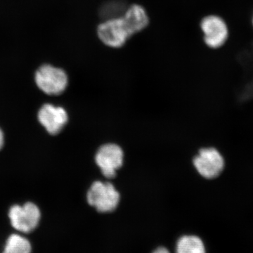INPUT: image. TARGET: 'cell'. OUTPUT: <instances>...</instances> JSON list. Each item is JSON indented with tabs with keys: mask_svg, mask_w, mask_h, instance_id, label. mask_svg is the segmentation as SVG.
<instances>
[{
	"mask_svg": "<svg viewBox=\"0 0 253 253\" xmlns=\"http://www.w3.org/2000/svg\"><path fill=\"white\" fill-rule=\"evenodd\" d=\"M196 172L203 179L212 180L222 174L226 161L221 151L214 146L201 148L193 159Z\"/></svg>",
	"mask_w": 253,
	"mask_h": 253,
	"instance_id": "cell-1",
	"label": "cell"
},
{
	"mask_svg": "<svg viewBox=\"0 0 253 253\" xmlns=\"http://www.w3.org/2000/svg\"><path fill=\"white\" fill-rule=\"evenodd\" d=\"M120 194L109 182L94 181L86 194L88 204L99 212H112L118 207Z\"/></svg>",
	"mask_w": 253,
	"mask_h": 253,
	"instance_id": "cell-2",
	"label": "cell"
},
{
	"mask_svg": "<svg viewBox=\"0 0 253 253\" xmlns=\"http://www.w3.org/2000/svg\"><path fill=\"white\" fill-rule=\"evenodd\" d=\"M37 85L46 94L59 95L68 85V76L64 71L50 65L40 68L36 74Z\"/></svg>",
	"mask_w": 253,
	"mask_h": 253,
	"instance_id": "cell-3",
	"label": "cell"
},
{
	"mask_svg": "<svg viewBox=\"0 0 253 253\" xmlns=\"http://www.w3.org/2000/svg\"><path fill=\"white\" fill-rule=\"evenodd\" d=\"M9 217L11 226L16 230L28 234L34 231L39 224L41 213L36 204L29 202L22 206H12L9 209Z\"/></svg>",
	"mask_w": 253,
	"mask_h": 253,
	"instance_id": "cell-4",
	"label": "cell"
},
{
	"mask_svg": "<svg viewBox=\"0 0 253 253\" xmlns=\"http://www.w3.org/2000/svg\"><path fill=\"white\" fill-rule=\"evenodd\" d=\"M100 40L106 45L119 48L131 36L122 17L111 18L101 23L97 30Z\"/></svg>",
	"mask_w": 253,
	"mask_h": 253,
	"instance_id": "cell-5",
	"label": "cell"
},
{
	"mask_svg": "<svg viewBox=\"0 0 253 253\" xmlns=\"http://www.w3.org/2000/svg\"><path fill=\"white\" fill-rule=\"evenodd\" d=\"M124 159L123 149L118 145L105 144L98 150L95 156L96 165L106 178L114 177L116 171L122 167Z\"/></svg>",
	"mask_w": 253,
	"mask_h": 253,
	"instance_id": "cell-6",
	"label": "cell"
},
{
	"mask_svg": "<svg viewBox=\"0 0 253 253\" xmlns=\"http://www.w3.org/2000/svg\"><path fill=\"white\" fill-rule=\"evenodd\" d=\"M206 45L212 49H218L225 44L229 37V30L225 21L219 16H206L201 23Z\"/></svg>",
	"mask_w": 253,
	"mask_h": 253,
	"instance_id": "cell-7",
	"label": "cell"
},
{
	"mask_svg": "<svg viewBox=\"0 0 253 253\" xmlns=\"http://www.w3.org/2000/svg\"><path fill=\"white\" fill-rule=\"evenodd\" d=\"M38 120L48 133L55 135L59 134L67 124L68 116L63 108L46 104L40 109Z\"/></svg>",
	"mask_w": 253,
	"mask_h": 253,
	"instance_id": "cell-8",
	"label": "cell"
},
{
	"mask_svg": "<svg viewBox=\"0 0 253 253\" xmlns=\"http://www.w3.org/2000/svg\"><path fill=\"white\" fill-rule=\"evenodd\" d=\"M122 18L131 36L142 31L149 24L147 13L140 5H131L125 11Z\"/></svg>",
	"mask_w": 253,
	"mask_h": 253,
	"instance_id": "cell-9",
	"label": "cell"
},
{
	"mask_svg": "<svg viewBox=\"0 0 253 253\" xmlns=\"http://www.w3.org/2000/svg\"><path fill=\"white\" fill-rule=\"evenodd\" d=\"M176 253H206V246L199 236H183L176 243Z\"/></svg>",
	"mask_w": 253,
	"mask_h": 253,
	"instance_id": "cell-10",
	"label": "cell"
},
{
	"mask_svg": "<svg viewBox=\"0 0 253 253\" xmlns=\"http://www.w3.org/2000/svg\"><path fill=\"white\" fill-rule=\"evenodd\" d=\"M31 243L18 234H11L6 240L2 253H31Z\"/></svg>",
	"mask_w": 253,
	"mask_h": 253,
	"instance_id": "cell-11",
	"label": "cell"
},
{
	"mask_svg": "<svg viewBox=\"0 0 253 253\" xmlns=\"http://www.w3.org/2000/svg\"><path fill=\"white\" fill-rule=\"evenodd\" d=\"M234 95L236 99L239 102L253 99V76L239 91H236Z\"/></svg>",
	"mask_w": 253,
	"mask_h": 253,
	"instance_id": "cell-12",
	"label": "cell"
},
{
	"mask_svg": "<svg viewBox=\"0 0 253 253\" xmlns=\"http://www.w3.org/2000/svg\"><path fill=\"white\" fill-rule=\"evenodd\" d=\"M153 253H170V252L166 248L160 247L156 249Z\"/></svg>",
	"mask_w": 253,
	"mask_h": 253,
	"instance_id": "cell-13",
	"label": "cell"
},
{
	"mask_svg": "<svg viewBox=\"0 0 253 253\" xmlns=\"http://www.w3.org/2000/svg\"><path fill=\"white\" fill-rule=\"evenodd\" d=\"M3 145H4V134L0 129V150L2 148Z\"/></svg>",
	"mask_w": 253,
	"mask_h": 253,
	"instance_id": "cell-14",
	"label": "cell"
},
{
	"mask_svg": "<svg viewBox=\"0 0 253 253\" xmlns=\"http://www.w3.org/2000/svg\"></svg>",
	"mask_w": 253,
	"mask_h": 253,
	"instance_id": "cell-15",
	"label": "cell"
}]
</instances>
